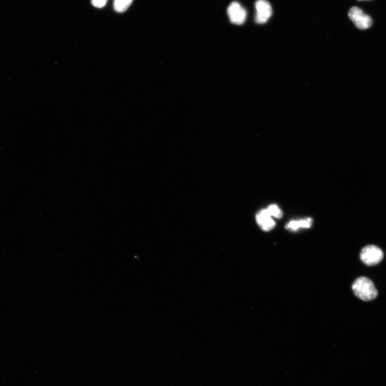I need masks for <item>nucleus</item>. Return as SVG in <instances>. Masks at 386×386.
I'll return each instance as SVG.
<instances>
[{"instance_id": "f257e3e1", "label": "nucleus", "mask_w": 386, "mask_h": 386, "mask_svg": "<svg viewBox=\"0 0 386 386\" xmlns=\"http://www.w3.org/2000/svg\"><path fill=\"white\" fill-rule=\"evenodd\" d=\"M352 288L355 296L363 301H373L378 296V291L373 283L366 277H361L357 278L353 283Z\"/></svg>"}, {"instance_id": "f03ea898", "label": "nucleus", "mask_w": 386, "mask_h": 386, "mask_svg": "<svg viewBox=\"0 0 386 386\" xmlns=\"http://www.w3.org/2000/svg\"><path fill=\"white\" fill-rule=\"evenodd\" d=\"M383 258V253L377 246L369 245L363 248L360 252V259L368 266H374L379 264Z\"/></svg>"}, {"instance_id": "7ed1b4c3", "label": "nucleus", "mask_w": 386, "mask_h": 386, "mask_svg": "<svg viewBox=\"0 0 386 386\" xmlns=\"http://www.w3.org/2000/svg\"><path fill=\"white\" fill-rule=\"evenodd\" d=\"M348 16L359 29H368L372 26L373 20L371 17L357 7H352L349 11Z\"/></svg>"}, {"instance_id": "20e7f679", "label": "nucleus", "mask_w": 386, "mask_h": 386, "mask_svg": "<svg viewBox=\"0 0 386 386\" xmlns=\"http://www.w3.org/2000/svg\"><path fill=\"white\" fill-rule=\"evenodd\" d=\"M255 9L256 24L260 25L265 24L272 13L270 4L266 0H258L255 3Z\"/></svg>"}, {"instance_id": "39448f33", "label": "nucleus", "mask_w": 386, "mask_h": 386, "mask_svg": "<svg viewBox=\"0 0 386 386\" xmlns=\"http://www.w3.org/2000/svg\"><path fill=\"white\" fill-rule=\"evenodd\" d=\"M228 13L231 23L237 25H243L247 17L246 10L237 2L232 3L230 5Z\"/></svg>"}, {"instance_id": "423d86ee", "label": "nucleus", "mask_w": 386, "mask_h": 386, "mask_svg": "<svg viewBox=\"0 0 386 386\" xmlns=\"http://www.w3.org/2000/svg\"><path fill=\"white\" fill-rule=\"evenodd\" d=\"M255 219L261 229L266 232L272 230L276 225L266 209L260 210L256 215Z\"/></svg>"}, {"instance_id": "0eeeda50", "label": "nucleus", "mask_w": 386, "mask_h": 386, "mask_svg": "<svg viewBox=\"0 0 386 386\" xmlns=\"http://www.w3.org/2000/svg\"><path fill=\"white\" fill-rule=\"evenodd\" d=\"M310 218H305L299 220H292L286 225V229L290 232H296L301 229H309L313 224Z\"/></svg>"}, {"instance_id": "6e6552de", "label": "nucleus", "mask_w": 386, "mask_h": 386, "mask_svg": "<svg viewBox=\"0 0 386 386\" xmlns=\"http://www.w3.org/2000/svg\"><path fill=\"white\" fill-rule=\"evenodd\" d=\"M133 0H115L114 8L118 13H123L131 6Z\"/></svg>"}, {"instance_id": "1a4fd4ad", "label": "nucleus", "mask_w": 386, "mask_h": 386, "mask_svg": "<svg viewBox=\"0 0 386 386\" xmlns=\"http://www.w3.org/2000/svg\"><path fill=\"white\" fill-rule=\"evenodd\" d=\"M271 217L281 219L283 217V212L276 204H271L266 209Z\"/></svg>"}, {"instance_id": "9d476101", "label": "nucleus", "mask_w": 386, "mask_h": 386, "mask_svg": "<svg viewBox=\"0 0 386 386\" xmlns=\"http://www.w3.org/2000/svg\"><path fill=\"white\" fill-rule=\"evenodd\" d=\"M108 0H92V3L93 5L98 8H101L104 7Z\"/></svg>"}, {"instance_id": "9b49d317", "label": "nucleus", "mask_w": 386, "mask_h": 386, "mask_svg": "<svg viewBox=\"0 0 386 386\" xmlns=\"http://www.w3.org/2000/svg\"><path fill=\"white\" fill-rule=\"evenodd\" d=\"M358 1H363V0H358Z\"/></svg>"}]
</instances>
